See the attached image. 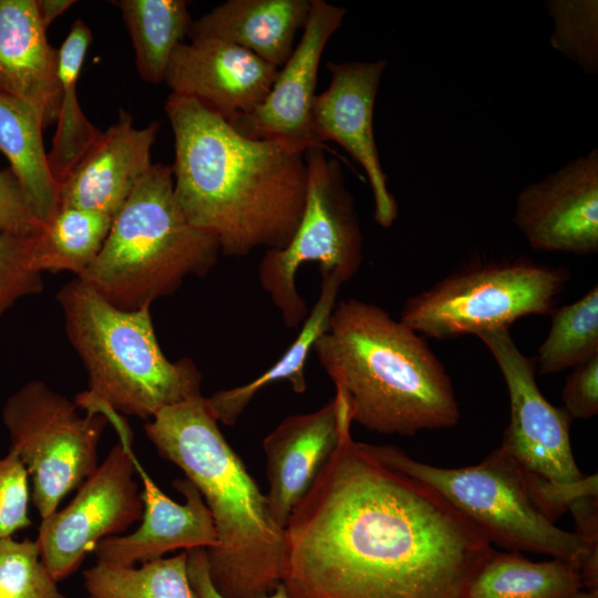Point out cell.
Returning <instances> with one entry per match:
<instances>
[{
  "mask_svg": "<svg viewBox=\"0 0 598 598\" xmlns=\"http://www.w3.org/2000/svg\"><path fill=\"white\" fill-rule=\"evenodd\" d=\"M513 221L534 249L596 254L598 150L525 186L517 195Z\"/></svg>",
  "mask_w": 598,
  "mask_h": 598,
  "instance_id": "cell-15",
  "label": "cell"
},
{
  "mask_svg": "<svg viewBox=\"0 0 598 598\" xmlns=\"http://www.w3.org/2000/svg\"><path fill=\"white\" fill-rule=\"evenodd\" d=\"M31 489L25 466L12 450L0 457V540L32 525Z\"/></svg>",
  "mask_w": 598,
  "mask_h": 598,
  "instance_id": "cell-33",
  "label": "cell"
},
{
  "mask_svg": "<svg viewBox=\"0 0 598 598\" xmlns=\"http://www.w3.org/2000/svg\"><path fill=\"white\" fill-rule=\"evenodd\" d=\"M580 598H598V594H591V592H587L585 591Z\"/></svg>",
  "mask_w": 598,
  "mask_h": 598,
  "instance_id": "cell-40",
  "label": "cell"
},
{
  "mask_svg": "<svg viewBox=\"0 0 598 598\" xmlns=\"http://www.w3.org/2000/svg\"><path fill=\"white\" fill-rule=\"evenodd\" d=\"M569 511L587 553L579 567L584 590L598 594V497L581 498Z\"/></svg>",
  "mask_w": 598,
  "mask_h": 598,
  "instance_id": "cell-37",
  "label": "cell"
},
{
  "mask_svg": "<svg viewBox=\"0 0 598 598\" xmlns=\"http://www.w3.org/2000/svg\"><path fill=\"white\" fill-rule=\"evenodd\" d=\"M219 254L218 241L181 210L171 166L152 164L79 278L114 307L138 310L176 292L187 277L206 276Z\"/></svg>",
  "mask_w": 598,
  "mask_h": 598,
  "instance_id": "cell-6",
  "label": "cell"
},
{
  "mask_svg": "<svg viewBox=\"0 0 598 598\" xmlns=\"http://www.w3.org/2000/svg\"><path fill=\"white\" fill-rule=\"evenodd\" d=\"M343 283L338 272L321 275L318 300L301 324L298 336L278 361L252 381L218 390L206 398L207 405L218 423L235 425L254 396L271 383L287 381L299 394L307 390L306 363L315 342L329 328L330 317Z\"/></svg>",
  "mask_w": 598,
  "mask_h": 598,
  "instance_id": "cell-22",
  "label": "cell"
},
{
  "mask_svg": "<svg viewBox=\"0 0 598 598\" xmlns=\"http://www.w3.org/2000/svg\"><path fill=\"white\" fill-rule=\"evenodd\" d=\"M43 226L11 169H0V234L35 237Z\"/></svg>",
  "mask_w": 598,
  "mask_h": 598,
  "instance_id": "cell-35",
  "label": "cell"
},
{
  "mask_svg": "<svg viewBox=\"0 0 598 598\" xmlns=\"http://www.w3.org/2000/svg\"><path fill=\"white\" fill-rule=\"evenodd\" d=\"M569 272L530 259L480 262L406 299L400 320L422 337L450 339L549 316Z\"/></svg>",
  "mask_w": 598,
  "mask_h": 598,
  "instance_id": "cell-8",
  "label": "cell"
},
{
  "mask_svg": "<svg viewBox=\"0 0 598 598\" xmlns=\"http://www.w3.org/2000/svg\"><path fill=\"white\" fill-rule=\"evenodd\" d=\"M550 328L537 350L536 371L551 374L598 355V286L550 312Z\"/></svg>",
  "mask_w": 598,
  "mask_h": 598,
  "instance_id": "cell-29",
  "label": "cell"
},
{
  "mask_svg": "<svg viewBox=\"0 0 598 598\" xmlns=\"http://www.w3.org/2000/svg\"><path fill=\"white\" fill-rule=\"evenodd\" d=\"M349 413L344 396L336 391L320 409L287 416L262 440L268 507L281 528L337 448Z\"/></svg>",
  "mask_w": 598,
  "mask_h": 598,
  "instance_id": "cell-18",
  "label": "cell"
},
{
  "mask_svg": "<svg viewBox=\"0 0 598 598\" xmlns=\"http://www.w3.org/2000/svg\"><path fill=\"white\" fill-rule=\"evenodd\" d=\"M2 421L31 480V502L41 519L58 509L99 465L97 446L110 422L103 413L86 412L32 380L8 398Z\"/></svg>",
  "mask_w": 598,
  "mask_h": 598,
  "instance_id": "cell-10",
  "label": "cell"
},
{
  "mask_svg": "<svg viewBox=\"0 0 598 598\" xmlns=\"http://www.w3.org/2000/svg\"><path fill=\"white\" fill-rule=\"evenodd\" d=\"M37 237L0 234V316L18 299L42 291L32 264Z\"/></svg>",
  "mask_w": 598,
  "mask_h": 598,
  "instance_id": "cell-32",
  "label": "cell"
},
{
  "mask_svg": "<svg viewBox=\"0 0 598 598\" xmlns=\"http://www.w3.org/2000/svg\"><path fill=\"white\" fill-rule=\"evenodd\" d=\"M279 69L254 53L216 38L179 43L168 62L164 82L228 123L259 106Z\"/></svg>",
  "mask_w": 598,
  "mask_h": 598,
  "instance_id": "cell-16",
  "label": "cell"
},
{
  "mask_svg": "<svg viewBox=\"0 0 598 598\" xmlns=\"http://www.w3.org/2000/svg\"><path fill=\"white\" fill-rule=\"evenodd\" d=\"M363 445L383 464L435 489L470 518L492 546L569 560L578 569L585 560L580 537L557 527L540 512L532 497L526 470L501 447L478 464L441 467L420 462L398 446Z\"/></svg>",
  "mask_w": 598,
  "mask_h": 598,
  "instance_id": "cell-7",
  "label": "cell"
},
{
  "mask_svg": "<svg viewBox=\"0 0 598 598\" xmlns=\"http://www.w3.org/2000/svg\"><path fill=\"white\" fill-rule=\"evenodd\" d=\"M0 598H66L43 565L35 540H0Z\"/></svg>",
  "mask_w": 598,
  "mask_h": 598,
  "instance_id": "cell-31",
  "label": "cell"
},
{
  "mask_svg": "<svg viewBox=\"0 0 598 598\" xmlns=\"http://www.w3.org/2000/svg\"><path fill=\"white\" fill-rule=\"evenodd\" d=\"M132 443L120 441L61 509L41 519L35 543L59 582L75 573L105 538L123 535L143 517Z\"/></svg>",
  "mask_w": 598,
  "mask_h": 598,
  "instance_id": "cell-11",
  "label": "cell"
},
{
  "mask_svg": "<svg viewBox=\"0 0 598 598\" xmlns=\"http://www.w3.org/2000/svg\"><path fill=\"white\" fill-rule=\"evenodd\" d=\"M56 300L89 377V389L74 399L78 408L150 421L165 406L202 395V372L192 359L165 357L150 308L118 309L79 277Z\"/></svg>",
  "mask_w": 598,
  "mask_h": 598,
  "instance_id": "cell-5",
  "label": "cell"
},
{
  "mask_svg": "<svg viewBox=\"0 0 598 598\" xmlns=\"http://www.w3.org/2000/svg\"><path fill=\"white\" fill-rule=\"evenodd\" d=\"M122 13L135 52L138 75L145 82H164L175 48L188 37L192 19L184 0L112 1Z\"/></svg>",
  "mask_w": 598,
  "mask_h": 598,
  "instance_id": "cell-26",
  "label": "cell"
},
{
  "mask_svg": "<svg viewBox=\"0 0 598 598\" xmlns=\"http://www.w3.org/2000/svg\"><path fill=\"white\" fill-rule=\"evenodd\" d=\"M187 571L192 587L198 598H225L212 582L205 548H193L187 550ZM259 598H289L282 582L275 590Z\"/></svg>",
  "mask_w": 598,
  "mask_h": 598,
  "instance_id": "cell-38",
  "label": "cell"
},
{
  "mask_svg": "<svg viewBox=\"0 0 598 598\" xmlns=\"http://www.w3.org/2000/svg\"><path fill=\"white\" fill-rule=\"evenodd\" d=\"M92 40L90 28L78 19L59 49L61 102L48 153L49 167L58 185L70 175L102 133L82 112L76 93L80 71Z\"/></svg>",
  "mask_w": 598,
  "mask_h": 598,
  "instance_id": "cell-25",
  "label": "cell"
},
{
  "mask_svg": "<svg viewBox=\"0 0 598 598\" xmlns=\"http://www.w3.org/2000/svg\"><path fill=\"white\" fill-rule=\"evenodd\" d=\"M584 592L579 569L569 560L534 561L518 551L494 550L466 598H580Z\"/></svg>",
  "mask_w": 598,
  "mask_h": 598,
  "instance_id": "cell-24",
  "label": "cell"
},
{
  "mask_svg": "<svg viewBox=\"0 0 598 598\" xmlns=\"http://www.w3.org/2000/svg\"><path fill=\"white\" fill-rule=\"evenodd\" d=\"M0 93L31 106L44 127L56 122L59 49L48 41L35 0H0Z\"/></svg>",
  "mask_w": 598,
  "mask_h": 598,
  "instance_id": "cell-20",
  "label": "cell"
},
{
  "mask_svg": "<svg viewBox=\"0 0 598 598\" xmlns=\"http://www.w3.org/2000/svg\"><path fill=\"white\" fill-rule=\"evenodd\" d=\"M532 497L540 512L553 523L577 501L598 497L597 474L573 483L549 481L526 470Z\"/></svg>",
  "mask_w": 598,
  "mask_h": 598,
  "instance_id": "cell-34",
  "label": "cell"
},
{
  "mask_svg": "<svg viewBox=\"0 0 598 598\" xmlns=\"http://www.w3.org/2000/svg\"><path fill=\"white\" fill-rule=\"evenodd\" d=\"M143 489V517L141 525L126 535L102 539L93 553L96 563L133 567L164 557L183 548H213L217 533L212 514L198 489L185 477L172 482L184 495L181 504L164 494L142 465L136 462Z\"/></svg>",
  "mask_w": 598,
  "mask_h": 598,
  "instance_id": "cell-17",
  "label": "cell"
},
{
  "mask_svg": "<svg viewBox=\"0 0 598 598\" xmlns=\"http://www.w3.org/2000/svg\"><path fill=\"white\" fill-rule=\"evenodd\" d=\"M165 112L174 134V194L186 219L225 256L286 247L305 208V153L246 137L185 95L171 93Z\"/></svg>",
  "mask_w": 598,
  "mask_h": 598,
  "instance_id": "cell-2",
  "label": "cell"
},
{
  "mask_svg": "<svg viewBox=\"0 0 598 598\" xmlns=\"http://www.w3.org/2000/svg\"><path fill=\"white\" fill-rule=\"evenodd\" d=\"M312 351L344 396L352 422L369 431L413 436L460 421L440 359L424 337L380 306L355 298L337 302Z\"/></svg>",
  "mask_w": 598,
  "mask_h": 598,
  "instance_id": "cell-3",
  "label": "cell"
},
{
  "mask_svg": "<svg viewBox=\"0 0 598 598\" xmlns=\"http://www.w3.org/2000/svg\"><path fill=\"white\" fill-rule=\"evenodd\" d=\"M86 598H91V597L87 596Z\"/></svg>",
  "mask_w": 598,
  "mask_h": 598,
  "instance_id": "cell-41",
  "label": "cell"
},
{
  "mask_svg": "<svg viewBox=\"0 0 598 598\" xmlns=\"http://www.w3.org/2000/svg\"><path fill=\"white\" fill-rule=\"evenodd\" d=\"M157 454L174 463L203 496L217 546L206 549L213 585L225 598H259L281 582L285 529L228 444L202 394L163 408L144 424Z\"/></svg>",
  "mask_w": 598,
  "mask_h": 598,
  "instance_id": "cell-4",
  "label": "cell"
},
{
  "mask_svg": "<svg viewBox=\"0 0 598 598\" xmlns=\"http://www.w3.org/2000/svg\"><path fill=\"white\" fill-rule=\"evenodd\" d=\"M476 337L493 355L508 391L511 417L499 447L525 470L549 481L584 478L570 443L573 420L542 394L535 359L522 353L508 328L482 331Z\"/></svg>",
  "mask_w": 598,
  "mask_h": 598,
  "instance_id": "cell-12",
  "label": "cell"
},
{
  "mask_svg": "<svg viewBox=\"0 0 598 598\" xmlns=\"http://www.w3.org/2000/svg\"><path fill=\"white\" fill-rule=\"evenodd\" d=\"M113 218L91 209L59 208L37 237L33 268L41 274L71 271L81 277L99 256Z\"/></svg>",
  "mask_w": 598,
  "mask_h": 598,
  "instance_id": "cell-27",
  "label": "cell"
},
{
  "mask_svg": "<svg viewBox=\"0 0 598 598\" xmlns=\"http://www.w3.org/2000/svg\"><path fill=\"white\" fill-rule=\"evenodd\" d=\"M346 8L311 0V9L299 44L279 69L264 102L251 113L229 124L241 135L275 141L305 153L320 145L311 132V109L324 47L341 27Z\"/></svg>",
  "mask_w": 598,
  "mask_h": 598,
  "instance_id": "cell-14",
  "label": "cell"
},
{
  "mask_svg": "<svg viewBox=\"0 0 598 598\" xmlns=\"http://www.w3.org/2000/svg\"><path fill=\"white\" fill-rule=\"evenodd\" d=\"M340 441L285 527L289 598H466L495 550L427 484Z\"/></svg>",
  "mask_w": 598,
  "mask_h": 598,
  "instance_id": "cell-1",
  "label": "cell"
},
{
  "mask_svg": "<svg viewBox=\"0 0 598 598\" xmlns=\"http://www.w3.org/2000/svg\"><path fill=\"white\" fill-rule=\"evenodd\" d=\"M563 409L571 420L598 414V355L573 368L563 391Z\"/></svg>",
  "mask_w": 598,
  "mask_h": 598,
  "instance_id": "cell-36",
  "label": "cell"
},
{
  "mask_svg": "<svg viewBox=\"0 0 598 598\" xmlns=\"http://www.w3.org/2000/svg\"><path fill=\"white\" fill-rule=\"evenodd\" d=\"M38 113L0 93V152L37 217L47 224L59 210L58 184L49 167Z\"/></svg>",
  "mask_w": 598,
  "mask_h": 598,
  "instance_id": "cell-23",
  "label": "cell"
},
{
  "mask_svg": "<svg viewBox=\"0 0 598 598\" xmlns=\"http://www.w3.org/2000/svg\"><path fill=\"white\" fill-rule=\"evenodd\" d=\"M554 19L553 48L585 72H598L597 0H550L545 2Z\"/></svg>",
  "mask_w": 598,
  "mask_h": 598,
  "instance_id": "cell-30",
  "label": "cell"
},
{
  "mask_svg": "<svg viewBox=\"0 0 598 598\" xmlns=\"http://www.w3.org/2000/svg\"><path fill=\"white\" fill-rule=\"evenodd\" d=\"M386 60L374 62H328L331 81L316 95L311 109V132L323 146L332 141L344 148L364 169L374 200V219L389 228L399 209L388 187L373 133V110Z\"/></svg>",
  "mask_w": 598,
  "mask_h": 598,
  "instance_id": "cell-13",
  "label": "cell"
},
{
  "mask_svg": "<svg viewBox=\"0 0 598 598\" xmlns=\"http://www.w3.org/2000/svg\"><path fill=\"white\" fill-rule=\"evenodd\" d=\"M307 188L298 228L281 249L265 250L258 280L289 329L301 327L309 315L298 292L296 275L305 264H318L320 275L338 272L349 281L363 261V235L355 200L338 161L324 148L305 152Z\"/></svg>",
  "mask_w": 598,
  "mask_h": 598,
  "instance_id": "cell-9",
  "label": "cell"
},
{
  "mask_svg": "<svg viewBox=\"0 0 598 598\" xmlns=\"http://www.w3.org/2000/svg\"><path fill=\"white\" fill-rule=\"evenodd\" d=\"M91 598H198L187 571V550L133 567L96 563L83 571Z\"/></svg>",
  "mask_w": 598,
  "mask_h": 598,
  "instance_id": "cell-28",
  "label": "cell"
},
{
  "mask_svg": "<svg viewBox=\"0 0 598 598\" xmlns=\"http://www.w3.org/2000/svg\"><path fill=\"white\" fill-rule=\"evenodd\" d=\"M310 9L311 0H228L193 20L188 37L220 39L280 69Z\"/></svg>",
  "mask_w": 598,
  "mask_h": 598,
  "instance_id": "cell-21",
  "label": "cell"
},
{
  "mask_svg": "<svg viewBox=\"0 0 598 598\" xmlns=\"http://www.w3.org/2000/svg\"><path fill=\"white\" fill-rule=\"evenodd\" d=\"M38 14L45 29L70 7L74 0H35Z\"/></svg>",
  "mask_w": 598,
  "mask_h": 598,
  "instance_id": "cell-39",
  "label": "cell"
},
{
  "mask_svg": "<svg viewBox=\"0 0 598 598\" xmlns=\"http://www.w3.org/2000/svg\"><path fill=\"white\" fill-rule=\"evenodd\" d=\"M159 122L136 128L131 114L117 121L91 146L70 175L58 185L59 208L91 209L114 217L152 166L151 150Z\"/></svg>",
  "mask_w": 598,
  "mask_h": 598,
  "instance_id": "cell-19",
  "label": "cell"
}]
</instances>
